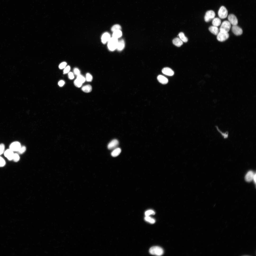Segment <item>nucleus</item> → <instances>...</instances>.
Wrapping results in <instances>:
<instances>
[{"mask_svg":"<svg viewBox=\"0 0 256 256\" xmlns=\"http://www.w3.org/2000/svg\"><path fill=\"white\" fill-rule=\"evenodd\" d=\"M149 251L151 254L158 256H161L164 253V251L162 248L158 246L151 247L149 249Z\"/></svg>","mask_w":256,"mask_h":256,"instance_id":"obj_1","label":"nucleus"},{"mask_svg":"<svg viewBox=\"0 0 256 256\" xmlns=\"http://www.w3.org/2000/svg\"><path fill=\"white\" fill-rule=\"evenodd\" d=\"M118 39L112 37L108 41V46L109 49L111 51H114L117 48L118 42Z\"/></svg>","mask_w":256,"mask_h":256,"instance_id":"obj_2","label":"nucleus"},{"mask_svg":"<svg viewBox=\"0 0 256 256\" xmlns=\"http://www.w3.org/2000/svg\"><path fill=\"white\" fill-rule=\"evenodd\" d=\"M231 27V24L228 21H224L222 23L219 29V32H228Z\"/></svg>","mask_w":256,"mask_h":256,"instance_id":"obj_3","label":"nucleus"},{"mask_svg":"<svg viewBox=\"0 0 256 256\" xmlns=\"http://www.w3.org/2000/svg\"><path fill=\"white\" fill-rule=\"evenodd\" d=\"M218 14L219 17L220 18H225L227 16L228 10L224 6H222L219 10Z\"/></svg>","mask_w":256,"mask_h":256,"instance_id":"obj_4","label":"nucleus"},{"mask_svg":"<svg viewBox=\"0 0 256 256\" xmlns=\"http://www.w3.org/2000/svg\"><path fill=\"white\" fill-rule=\"evenodd\" d=\"M229 36L228 32H219L217 35V39L219 41L223 42L227 40Z\"/></svg>","mask_w":256,"mask_h":256,"instance_id":"obj_5","label":"nucleus"},{"mask_svg":"<svg viewBox=\"0 0 256 256\" xmlns=\"http://www.w3.org/2000/svg\"><path fill=\"white\" fill-rule=\"evenodd\" d=\"M215 16V12L212 10L207 11L206 13L204 19L206 22H209L210 20L214 18Z\"/></svg>","mask_w":256,"mask_h":256,"instance_id":"obj_6","label":"nucleus"},{"mask_svg":"<svg viewBox=\"0 0 256 256\" xmlns=\"http://www.w3.org/2000/svg\"><path fill=\"white\" fill-rule=\"evenodd\" d=\"M21 146L19 142L15 141L12 143L10 145L9 149L13 151H17L19 150Z\"/></svg>","mask_w":256,"mask_h":256,"instance_id":"obj_7","label":"nucleus"},{"mask_svg":"<svg viewBox=\"0 0 256 256\" xmlns=\"http://www.w3.org/2000/svg\"><path fill=\"white\" fill-rule=\"evenodd\" d=\"M228 19L230 24L233 25H237L238 24L237 18L236 16L233 14H229L228 16Z\"/></svg>","mask_w":256,"mask_h":256,"instance_id":"obj_8","label":"nucleus"},{"mask_svg":"<svg viewBox=\"0 0 256 256\" xmlns=\"http://www.w3.org/2000/svg\"><path fill=\"white\" fill-rule=\"evenodd\" d=\"M119 144L118 140L116 139L112 140L108 144L107 147L108 149L111 150L117 148Z\"/></svg>","mask_w":256,"mask_h":256,"instance_id":"obj_9","label":"nucleus"},{"mask_svg":"<svg viewBox=\"0 0 256 256\" xmlns=\"http://www.w3.org/2000/svg\"><path fill=\"white\" fill-rule=\"evenodd\" d=\"M232 30L234 34L237 36L241 35L242 33V29L237 25H233Z\"/></svg>","mask_w":256,"mask_h":256,"instance_id":"obj_10","label":"nucleus"},{"mask_svg":"<svg viewBox=\"0 0 256 256\" xmlns=\"http://www.w3.org/2000/svg\"><path fill=\"white\" fill-rule=\"evenodd\" d=\"M14 153L10 149L7 150L4 153L5 156L10 160H13Z\"/></svg>","mask_w":256,"mask_h":256,"instance_id":"obj_11","label":"nucleus"},{"mask_svg":"<svg viewBox=\"0 0 256 256\" xmlns=\"http://www.w3.org/2000/svg\"><path fill=\"white\" fill-rule=\"evenodd\" d=\"M162 73L168 76H172L174 75V72L171 69L168 67H165L162 70Z\"/></svg>","mask_w":256,"mask_h":256,"instance_id":"obj_12","label":"nucleus"},{"mask_svg":"<svg viewBox=\"0 0 256 256\" xmlns=\"http://www.w3.org/2000/svg\"><path fill=\"white\" fill-rule=\"evenodd\" d=\"M254 174L253 172L251 171H248L245 176V180L248 182H251L253 179Z\"/></svg>","mask_w":256,"mask_h":256,"instance_id":"obj_13","label":"nucleus"},{"mask_svg":"<svg viewBox=\"0 0 256 256\" xmlns=\"http://www.w3.org/2000/svg\"><path fill=\"white\" fill-rule=\"evenodd\" d=\"M110 38V34L108 33L105 32L103 34L102 36V42L103 44H105L108 41Z\"/></svg>","mask_w":256,"mask_h":256,"instance_id":"obj_14","label":"nucleus"},{"mask_svg":"<svg viewBox=\"0 0 256 256\" xmlns=\"http://www.w3.org/2000/svg\"><path fill=\"white\" fill-rule=\"evenodd\" d=\"M157 79L159 82L163 84H166L168 81L166 78L161 75H159L157 76Z\"/></svg>","mask_w":256,"mask_h":256,"instance_id":"obj_15","label":"nucleus"},{"mask_svg":"<svg viewBox=\"0 0 256 256\" xmlns=\"http://www.w3.org/2000/svg\"><path fill=\"white\" fill-rule=\"evenodd\" d=\"M124 46V41L123 39H121L118 41L116 48L118 50L121 51L123 49Z\"/></svg>","mask_w":256,"mask_h":256,"instance_id":"obj_16","label":"nucleus"},{"mask_svg":"<svg viewBox=\"0 0 256 256\" xmlns=\"http://www.w3.org/2000/svg\"><path fill=\"white\" fill-rule=\"evenodd\" d=\"M209 30L210 32L215 35H217L219 32L218 27L214 26H210L209 28Z\"/></svg>","mask_w":256,"mask_h":256,"instance_id":"obj_17","label":"nucleus"},{"mask_svg":"<svg viewBox=\"0 0 256 256\" xmlns=\"http://www.w3.org/2000/svg\"><path fill=\"white\" fill-rule=\"evenodd\" d=\"M173 43L174 45L177 47L180 46L183 43V41L178 38H174L173 40Z\"/></svg>","mask_w":256,"mask_h":256,"instance_id":"obj_18","label":"nucleus"},{"mask_svg":"<svg viewBox=\"0 0 256 256\" xmlns=\"http://www.w3.org/2000/svg\"><path fill=\"white\" fill-rule=\"evenodd\" d=\"M121 152V149L119 148H116L111 153V155L113 157L118 156Z\"/></svg>","mask_w":256,"mask_h":256,"instance_id":"obj_19","label":"nucleus"},{"mask_svg":"<svg viewBox=\"0 0 256 256\" xmlns=\"http://www.w3.org/2000/svg\"><path fill=\"white\" fill-rule=\"evenodd\" d=\"M221 23L220 19L219 18H213L212 23L213 26L217 27L220 25Z\"/></svg>","mask_w":256,"mask_h":256,"instance_id":"obj_20","label":"nucleus"},{"mask_svg":"<svg viewBox=\"0 0 256 256\" xmlns=\"http://www.w3.org/2000/svg\"><path fill=\"white\" fill-rule=\"evenodd\" d=\"M82 90L84 92L86 93L90 92L92 90L91 86L89 85H86L83 87L82 88Z\"/></svg>","mask_w":256,"mask_h":256,"instance_id":"obj_21","label":"nucleus"},{"mask_svg":"<svg viewBox=\"0 0 256 256\" xmlns=\"http://www.w3.org/2000/svg\"><path fill=\"white\" fill-rule=\"evenodd\" d=\"M122 35V32L120 30H118L113 32V37L118 39L121 37Z\"/></svg>","mask_w":256,"mask_h":256,"instance_id":"obj_22","label":"nucleus"},{"mask_svg":"<svg viewBox=\"0 0 256 256\" xmlns=\"http://www.w3.org/2000/svg\"><path fill=\"white\" fill-rule=\"evenodd\" d=\"M216 127L217 130L218 131L219 133L221 134V136L224 139H226L227 138L228 136V132L223 133V132H222L220 130L219 128H218L217 126H216Z\"/></svg>","mask_w":256,"mask_h":256,"instance_id":"obj_23","label":"nucleus"},{"mask_svg":"<svg viewBox=\"0 0 256 256\" xmlns=\"http://www.w3.org/2000/svg\"><path fill=\"white\" fill-rule=\"evenodd\" d=\"M180 39L184 42H187L188 41L187 38L185 37L184 34L183 32H180L178 34Z\"/></svg>","mask_w":256,"mask_h":256,"instance_id":"obj_24","label":"nucleus"},{"mask_svg":"<svg viewBox=\"0 0 256 256\" xmlns=\"http://www.w3.org/2000/svg\"><path fill=\"white\" fill-rule=\"evenodd\" d=\"M144 219L146 221L151 224H154L155 222V220L154 219L149 216H146L144 218Z\"/></svg>","mask_w":256,"mask_h":256,"instance_id":"obj_25","label":"nucleus"},{"mask_svg":"<svg viewBox=\"0 0 256 256\" xmlns=\"http://www.w3.org/2000/svg\"><path fill=\"white\" fill-rule=\"evenodd\" d=\"M121 29V26L117 24L113 25L111 28V31L114 32L118 30H120Z\"/></svg>","mask_w":256,"mask_h":256,"instance_id":"obj_26","label":"nucleus"},{"mask_svg":"<svg viewBox=\"0 0 256 256\" xmlns=\"http://www.w3.org/2000/svg\"><path fill=\"white\" fill-rule=\"evenodd\" d=\"M82 83L76 79L74 81V84L75 86L77 87H80L82 84Z\"/></svg>","mask_w":256,"mask_h":256,"instance_id":"obj_27","label":"nucleus"},{"mask_svg":"<svg viewBox=\"0 0 256 256\" xmlns=\"http://www.w3.org/2000/svg\"><path fill=\"white\" fill-rule=\"evenodd\" d=\"M155 212L152 210H149L146 211L145 212V215L146 216H149L150 215H154L155 214Z\"/></svg>","mask_w":256,"mask_h":256,"instance_id":"obj_28","label":"nucleus"},{"mask_svg":"<svg viewBox=\"0 0 256 256\" xmlns=\"http://www.w3.org/2000/svg\"><path fill=\"white\" fill-rule=\"evenodd\" d=\"M77 79L82 83H84L85 80V78L84 77L80 74L77 76Z\"/></svg>","mask_w":256,"mask_h":256,"instance_id":"obj_29","label":"nucleus"},{"mask_svg":"<svg viewBox=\"0 0 256 256\" xmlns=\"http://www.w3.org/2000/svg\"><path fill=\"white\" fill-rule=\"evenodd\" d=\"M20 159V157L18 154L17 153L14 154L13 160L15 162L18 161Z\"/></svg>","mask_w":256,"mask_h":256,"instance_id":"obj_30","label":"nucleus"},{"mask_svg":"<svg viewBox=\"0 0 256 256\" xmlns=\"http://www.w3.org/2000/svg\"><path fill=\"white\" fill-rule=\"evenodd\" d=\"M93 78L92 76L89 73H87L86 74V79L88 82H91Z\"/></svg>","mask_w":256,"mask_h":256,"instance_id":"obj_31","label":"nucleus"},{"mask_svg":"<svg viewBox=\"0 0 256 256\" xmlns=\"http://www.w3.org/2000/svg\"><path fill=\"white\" fill-rule=\"evenodd\" d=\"M5 164V162L4 159L0 156V167H3Z\"/></svg>","mask_w":256,"mask_h":256,"instance_id":"obj_32","label":"nucleus"},{"mask_svg":"<svg viewBox=\"0 0 256 256\" xmlns=\"http://www.w3.org/2000/svg\"><path fill=\"white\" fill-rule=\"evenodd\" d=\"M5 148L4 145L3 143L0 144V155L2 154L4 152Z\"/></svg>","mask_w":256,"mask_h":256,"instance_id":"obj_33","label":"nucleus"},{"mask_svg":"<svg viewBox=\"0 0 256 256\" xmlns=\"http://www.w3.org/2000/svg\"><path fill=\"white\" fill-rule=\"evenodd\" d=\"M26 149V148L25 146H22L21 147L18 152L20 154H23L25 151Z\"/></svg>","mask_w":256,"mask_h":256,"instance_id":"obj_34","label":"nucleus"},{"mask_svg":"<svg viewBox=\"0 0 256 256\" xmlns=\"http://www.w3.org/2000/svg\"><path fill=\"white\" fill-rule=\"evenodd\" d=\"M67 63L65 62H63L60 63L59 66V69H62L65 68L66 65Z\"/></svg>","mask_w":256,"mask_h":256,"instance_id":"obj_35","label":"nucleus"},{"mask_svg":"<svg viewBox=\"0 0 256 256\" xmlns=\"http://www.w3.org/2000/svg\"><path fill=\"white\" fill-rule=\"evenodd\" d=\"M70 69V66H67L65 68L64 70V73L65 74L68 73Z\"/></svg>","mask_w":256,"mask_h":256,"instance_id":"obj_36","label":"nucleus"},{"mask_svg":"<svg viewBox=\"0 0 256 256\" xmlns=\"http://www.w3.org/2000/svg\"><path fill=\"white\" fill-rule=\"evenodd\" d=\"M74 74L78 76L80 74V72L79 69L77 68H75L74 69Z\"/></svg>","mask_w":256,"mask_h":256,"instance_id":"obj_37","label":"nucleus"},{"mask_svg":"<svg viewBox=\"0 0 256 256\" xmlns=\"http://www.w3.org/2000/svg\"><path fill=\"white\" fill-rule=\"evenodd\" d=\"M68 75L69 78L70 79H73L74 78L73 73L72 72L69 73H68Z\"/></svg>","mask_w":256,"mask_h":256,"instance_id":"obj_38","label":"nucleus"},{"mask_svg":"<svg viewBox=\"0 0 256 256\" xmlns=\"http://www.w3.org/2000/svg\"><path fill=\"white\" fill-rule=\"evenodd\" d=\"M64 82L63 80H60L58 83V85L60 87L63 86L64 84Z\"/></svg>","mask_w":256,"mask_h":256,"instance_id":"obj_39","label":"nucleus"},{"mask_svg":"<svg viewBox=\"0 0 256 256\" xmlns=\"http://www.w3.org/2000/svg\"><path fill=\"white\" fill-rule=\"evenodd\" d=\"M256 174H255L254 175L253 179V180H254V182L255 183H256Z\"/></svg>","mask_w":256,"mask_h":256,"instance_id":"obj_40","label":"nucleus"}]
</instances>
